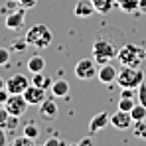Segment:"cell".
Masks as SVG:
<instances>
[{"mask_svg": "<svg viewBox=\"0 0 146 146\" xmlns=\"http://www.w3.org/2000/svg\"><path fill=\"white\" fill-rule=\"evenodd\" d=\"M111 124L117 128V130H128V128H132V117H130V113H126V111H117L113 117H111Z\"/></svg>", "mask_w": 146, "mask_h": 146, "instance_id": "10", "label": "cell"}, {"mask_svg": "<svg viewBox=\"0 0 146 146\" xmlns=\"http://www.w3.org/2000/svg\"><path fill=\"white\" fill-rule=\"evenodd\" d=\"M24 38H26V42H28V46H32V48H36V49H44L51 44L53 34H51V30L46 24H34L32 28H28Z\"/></svg>", "mask_w": 146, "mask_h": 146, "instance_id": "2", "label": "cell"}, {"mask_svg": "<svg viewBox=\"0 0 146 146\" xmlns=\"http://www.w3.org/2000/svg\"><path fill=\"white\" fill-rule=\"evenodd\" d=\"M93 144V138H83V140H79V146H89Z\"/></svg>", "mask_w": 146, "mask_h": 146, "instance_id": "33", "label": "cell"}, {"mask_svg": "<svg viewBox=\"0 0 146 146\" xmlns=\"http://www.w3.org/2000/svg\"><path fill=\"white\" fill-rule=\"evenodd\" d=\"M26 48H28L26 38H22V40H18V42H14V44H12V49H16V51H24ZM12 49H10V51H12Z\"/></svg>", "mask_w": 146, "mask_h": 146, "instance_id": "28", "label": "cell"}, {"mask_svg": "<svg viewBox=\"0 0 146 146\" xmlns=\"http://www.w3.org/2000/svg\"><path fill=\"white\" fill-rule=\"evenodd\" d=\"M22 95H24V99L28 101V105H38V107L48 99L46 89H42V87H38V85H34V83H30V87L26 89Z\"/></svg>", "mask_w": 146, "mask_h": 146, "instance_id": "8", "label": "cell"}, {"mask_svg": "<svg viewBox=\"0 0 146 146\" xmlns=\"http://www.w3.org/2000/svg\"><path fill=\"white\" fill-rule=\"evenodd\" d=\"M32 83L42 87V89H48V87H51L53 81L49 79L48 75H44V71H40V73H32Z\"/></svg>", "mask_w": 146, "mask_h": 146, "instance_id": "17", "label": "cell"}, {"mask_svg": "<svg viewBox=\"0 0 146 146\" xmlns=\"http://www.w3.org/2000/svg\"><path fill=\"white\" fill-rule=\"evenodd\" d=\"M16 8H20V6H18V2H16V0H8V2H6V6H2V8H0V14H2V16H8V14H10V12H14Z\"/></svg>", "mask_w": 146, "mask_h": 146, "instance_id": "24", "label": "cell"}, {"mask_svg": "<svg viewBox=\"0 0 146 146\" xmlns=\"http://www.w3.org/2000/svg\"><path fill=\"white\" fill-rule=\"evenodd\" d=\"M36 144V140L34 138H30V136H18V138H14L12 140V146H34Z\"/></svg>", "mask_w": 146, "mask_h": 146, "instance_id": "23", "label": "cell"}, {"mask_svg": "<svg viewBox=\"0 0 146 146\" xmlns=\"http://www.w3.org/2000/svg\"><path fill=\"white\" fill-rule=\"evenodd\" d=\"M117 75H119V69L109 61V63H105V65H99V71H97V79L101 83H105V85H111V83H115L117 81Z\"/></svg>", "mask_w": 146, "mask_h": 146, "instance_id": "9", "label": "cell"}, {"mask_svg": "<svg viewBox=\"0 0 146 146\" xmlns=\"http://www.w3.org/2000/svg\"><path fill=\"white\" fill-rule=\"evenodd\" d=\"M16 2H18V6H22L26 10H30V8H34L38 4V0H16Z\"/></svg>", "mask_w": 146, "mask_h": 146, "instance_id": "29", "label": "cell"}, {"mask_svg": "<svg viewBox=\"0 0 146 146\" xmlns=\"http://www.w3.org/2000/svg\"><path fill=\"white\" fill-rule=\"evenodd\" d=\"M99 14H109L113 8V0H91Z\"/></svg>", "mask_w": 146, "mask_h": 146, "instance_id": "18", "label": "cell"}, {"mask_svg": "<svg viewBox=\"0 0 146 146\" xmlns=\"http://www.w3.org/2000/svg\"><path fill=\"white\" fill-rule=\"evenodd\" d=\"M10 63V49L0 48V67H6Z\"/></svg>", "mask_w": 146, "mask_h": 146, "instance_id": "25", "label": "cell"}, {"mask_svg": "<svg viewBox=\"0 0 146 146\" xmlns=\"http://www.w3.org/2000/svg\"><path fill=\"white\" fill-rule=\"evenodd\" d=\"M18 119H20V117H14V115L8 117V121H6V124H4L6 132H12L14 128H18Z\"/></svg>", "mask_w": 146, "mask_h": 146, "instance_id": "26", "label": "cell"}, {"mask_svg": "<svg viewBox=\"0 0 146 146\" xmlns=\"http://www.w3.org/2000/svg\"><path fill=\"white\" fill-rule=\"evenodd\" d=\"M99 71V65L95 59L91 57H83L75 63V77L81 79V81H89V79H95Z\"/></svg>", "mask_w": 146, "mask_h": 146, "instance_id": "5", "label": "cell"}, {"mask_svg": "<svg viewBox=\"0 0 146 146\" xmlns=\"http://www.w3.org/2000/svg\"><path fill=\"white\" fill-rule=\"evenodd\" d=\"M65 146V140H59V138H48L46 142H44V146Z\"/></svg>", "mask_w": 146, "mask_h": 146, "instance_id": "30", "label": "cell"}, {"mask_svg": "<svg viewBox=\"0 0 146 146\" xmlns=\"http://www.w3.org/2000/svg\"><path fill=\"white\" fill-rule=\"evenodd\" d=\"M24 134L26 136H30V138H34V140H38V136H40V128H38V124L36 122H28L24 126Z\"/></svg>", "mask_w": 146, "mask_h": 146, "instance_id": "21", "label": "cell"}, {"mask_svg": "<svg viewBox=\"0 0 146 146\" xmlns=\"http://www.w3.org/2000/svg\"><path fill=\"white\" fill-rule=\"evenodd\" d=\"M0 89H6V79L0 77Z\"/></svg>", "mask_w": 146, "mask_h": 146, "instance_id": "34", "label": "cell"}, {"mask_svg": "<svg viewBox=\"0 0 146 146\" xmlns=\"http://www.w3.org/2000/svg\"><path fill=\"white\" fill-rule=\"evenodd\" d=\"M130 117H132V121L136 122V121H144L146 119V107L144 105H134L132 107V111H130Z\"/></svg>", "mask_w": 146, "mask_h": 146, "instance_id": "20", "label": "cell"}, {"mask_svg": "<svg viewBox=\"0 0 146 146\" xmlns=\"http://www.w3.org/2000/svg\"><path fill=\"white\" fill-rule=\"evenodd\" d=\"M44 121H53V119H57V115H59V107H57V103L53 101V99H46L42 105H40V113H38Z\"/></svg>", "mask_w": 146, "mask_h": 146, "instance_id": "12", "label": "cell"}, {"mask_svg": "<svg viewBox=\"0 0 146 146\" xmlns=\"http://www.w3.org/2000/svg\"><path fill=\"white\" fill-rule=\"evenodd\" d=\"M134 105H136L134 99H130V97H121V101H119V109L121 111H126V113H130Z\"/></svg>", "mask_w": 146, "mask_h": 146, "instance_id": "22", "label": "cell"}, {"mask_svg": "<svg viewBox=\"0 0 146 146\" xmlns=\"http://www.w3.org/2000/svg\"><path fill=\"white\" fill-rule=\"evenodd\" d=\"M8 111H6V107H0V126H4L6 124V121H8Z\"/></svg>", "mask_w": 146, "mask_h": 146, "instance_id": "31", "label": "cell"}, {"mask_svg": "<svg viewBox=\"0 0 146 146\" xmlns=\"http://www.w3.org/2000/svg\"><path fill=\"white\" fill-rule=\"evenodd\" d=\"M6 144V128L4 126H0V146Z\"/></svg>", "mask_w": 146, "mask_h": 146, "instance_id": "32", "label": "cell"}, {"mask_svg": "<svg viewBox=\"0 0 146 146\" xmlns=\"http://www.w3.org/2000/svg\"><path fill=\"white\" fill-rule=\"evenodd\" d=\"M30 79L22 75V73H16V75H12L10 79H6V91L10 93V95H22L26 89L30 87Z\"/></svg>", "mask_w": 146, "mask_h": 146, "instance_id": "6", "label": "cell"}, {"mask_svg": "<svg viewBox=\"0 0 146 146\" xmlns=\"http://www.w3.org/2000/svg\"><path fill=\"white\" fill-rule=\"evenodd\" d=\"M24 20H26V8H16L14 12H10L8 16H6V20H4V24L8 30H20L22 26H24Z\"/></svg>", "mask_w": 146, "mask_h": 146, "instance_id": "11", "label": "cell"}, {"mask_svg": "<svg viewBox=\"0 0 146 146\" xmlns=\"http://www.w3.org/2000/svg\"><path fill=\"white\" fill-rule=\"evenodd\" d=\"M117 59L126 67H140L142 61H146V49L136 44H126L117 51Z\"/></svg>", "mask_w": 146, "mask_h": 146, "instance_id": "1", "label": "cell"}, {"mask_svg": "<svg viewBox=\"0 0 146 146\" xmlns=\"http://www.w3.org/2000/svg\"><path fill=\"white\" fill-rule=\"evenodd\" d=\"M111 122V119H109V113H105V111H101V113H97L91 121H89V132L91 134H95V132H99V130H103L107 124Z\"/></svg>", "mask_w": 146, "mask_h": 146, "instance_id": "13", "label": "cell"}, {"mask_svg": "<svg viewBox=\"0 0 146 146\" xmlns=\"http://www.w3.org/2000/svg\"><path fill=\"white\" fill-rule=\"evenodd\" d=\"M93 12H95V6L91 0H79L73 8V14L77 18H89V16H93Z\"/></svg>", "mask_w": 146, "mask_h": 146, "instance_id": "14", "label": "cell"}, {"mask_svg": "<svg viewBox=\"0 0 146 146\" xmlns=\"http://www.w3.org/2000/svg\"><path fill=\"white\" fill-rule=\"evenodd\" d=\"M138 103L146 107V83H144V81L138 85Z\"/></svg>", "mask_w": 146, "mask_h": 146, "instance_id": "27", "label": "cell"}, {"mask_svg": "<svg viewBox=\"0 0 146 146\" xmlns=\"http://www.w3.org/2000/svg\"><path fill=\"white\" fill-rule=\"evenodd\" d=\"M144 81V73L142 69H138V67H126V65H122V69L119 71L117 75V83H119V87H132V89H138V85Z\"/></svg>", "mask_w": 146, "mask_h": 146, "instance_id": "4", "label": "cell"}, {"mask_svg": "<svg viewBox=\"0 0 146 146\" xmlns=\"http://www.w3.org/2000/svg\"><path fill=\"white\" fill-rule=\"evenodd\" d=\"M44 67H46V59L42 55H32L28 59V71L30 73H40L44 71Z\"/></svg>", "mask_w": 146, "mask_h": 146, "instance_id": "16", "label": "cell"}, {"mask_svg": "<svg viewBox=\"0 0 146 146\" xmlns=\"http://www.w3.org/2000/svg\"><path fill=\"white\" fill-rule=\"evenodd\" d=\"M93 57L97 61V65H105L109 63L113 57H117V48L111 40L107 38H97L93 42Z\"/></svg>", "mask_w": 146, "mask_h": 146, "instance_id": "3", "label": "cell"}, {"mask_svg": "<svg viewBox=\"0 0 146 146\" xmlns=\"http://www.w3.org/2000/svg\"><path fill=\"white\" fill-rule=\"evenodd\" d=\"M132 134H134L136 138L146 140V119L144 121H136L134 124H132Z\"/></svg>", "mask_w": 146, "mask_h": 146, "instance_id": "19", "label": "cell"}, {"mask_svg": "<svg viewBox=\"0 0 146 146\" xmlns=\"http://www.w3.org/2000/svg\"><path fill=\"white\" fill-rule=\"evenodd\" d=\"M49 89H51V95H53V97H63V99H65L67 95H69V83H67L65 79H57V81H53Z\"/></svg>", "mask_w": 146, "mask_h": 146, "instance_id": "15", "label": "cell"}, {"mask_svg": "<svg viewBox=\"0 0 146 146\" xmlns=\"http://www.w3.org/2000/svg\"><path fill=\"white\" fill-rule=\"evenodd\" d=\"M4 107H6V111H8V115L22 117L30 105H28V101L24 99V95H10L8 101L4 103Z\"/></svg>", "mask_w": 146, "mask_h": 146, "instance_id": "7", "label": "cell"}]
</instances>
